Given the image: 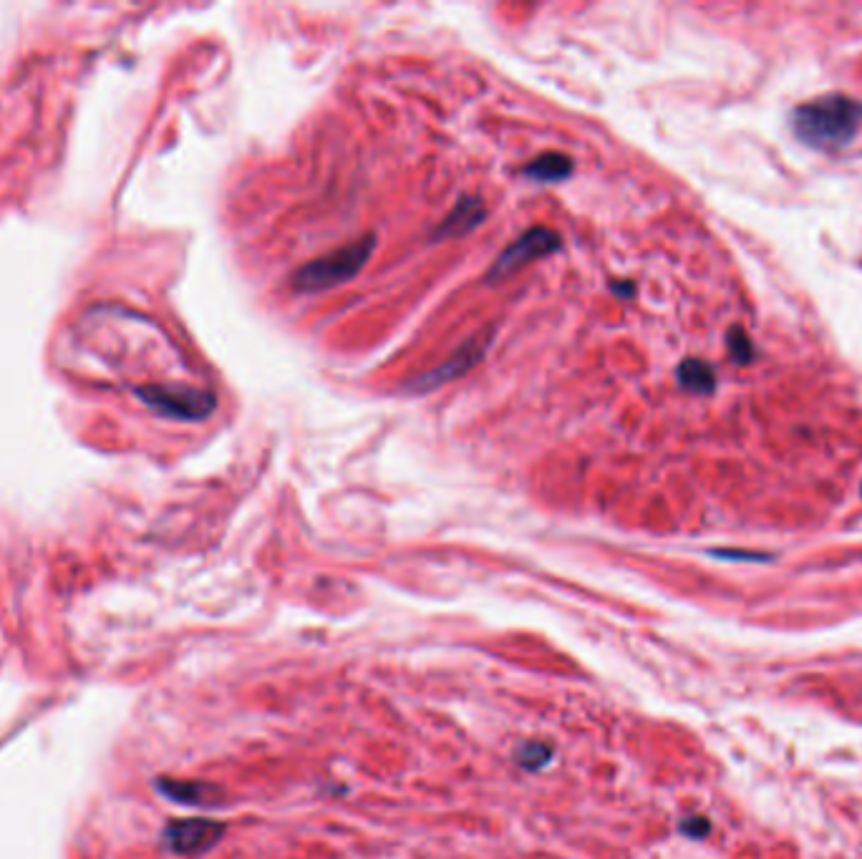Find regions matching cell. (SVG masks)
<instances>
[{
  "label": "cell",
  "mask_w": 862,
  "mask_h": 859,
  "mask_svg": "<svg viewBox=\"0 0 862 859\" xmlns=\"http://www.w3.org/2000/svg\"><path fill=\"white\" fill-rule=\"evenodd\" d=\"M517 764L522 766V769L527 771H537L542 769V766H547L552 761V749L547 744H542V741H530V744L520 746V751H517Z\"/></svg>",
  "instance_id": "11"
},
{
  "label": "cell",
  "mask_w": 862,
  "mask_h": 859,
  "mask_svg": "<svg viewBox=\"0 0 862 859\" xmlns=\"http://www.w3.org/2000/svg\"><path fill=\"white\" fill-rule=\"evenodd\" d=\"M711 824L706 817H689L686 822H681V832L689 839H704L709 834Z\"/></svg>",
  "instance_id": "12"
},
{
  "label": "cell",
  "mask_w": 862,
  "mask_h": 859,
  "mask_svg": "<svg viewBox=\"0 0 862 859\" xmlns=\"http://www.w3.org/2000/svg\"><path fill=\"white\" fill-rule=\"evenodd\" d=\"M615 293H621V295H631V293H633V288H631V285H623V288H621V285H615Z\"/></svg>",
  "instance_id": "13"
},
{
  "label": "cell",
  "mask_w": 862,
  "mask_h": 859,
  "mask_svg": "<svg viewBox=\"0 0 862 859\" xmlns=\"http://www.w3.org/2000/svg\"><path fill=\"white\" fill-rule=\"evenodd\" d=\"M139 399L149 409L182 421H202L215 411V396L192 386H147L139 388Z\"/></svg>",
  "instance_id": "3"
},
{
  "label": "cell",
  "mask_w": 862,
  "mask_h": 859,
  "mask_svg": "<svg viewBox=\"0 0 862 859\" xmlns=\"http://www.w3.org/2000/svg\"><path fill=\"white\" fill-rule=\"evenodd\" d=\"M862 124V104L832 94L802 104L792 116L797 137L815 149H840L850 142Z\"/></svg>",
  "instance_id": "1"
},
{
  "label": "cell",
  "mask_w": 862,
  "mask_h": 859,
  "mask_svg": "<svg viewBox=\"0 0 862 859\" xmlns=\"http://www.w3.org/2000/svg\"><path fill=\"white\" fill-rule=\"evenodd\" d=\"M679 381L686 391L709 393L714 388V371L701 361H686L679 368Z\"/></svg>",
  "instance_id": "9"
},
{
  "label": "cell",
  "mask_w": 862,
  "mask_h": 859,
  "mask_svg": "<svg viewBox=\"0 0 862 859\" xmlns=\"http://www.w3.org/2000/svg\"><path fill=\"white\" fill-rule=\"evenodd\" d=\"M560 250V235L558 232L547 230V227H532L525 235L517 237L500 257L492 265V270L487 273V280H505L510 275L520 273L522 268H527L530 262L540 260V257L550 255V252Z\"/></svg>",
  "instance_id": "5"
},
{
  "label": "cell",
  "mask_w": 862,
  "mask_h": 859,
  "mask_svg": "<svg viewBox=\"0 0 862 859\" xmlns=\"http://www.w3.org/2000/svg\"><path fill=\"white\" fill-rule=\"evenodd\" d=\"M522 172H525L527 177L537 179V182H563V179H568L570 174H573V159H570L568 154L547 152L532 159Z\"/></svg>",
  "instance_id": "8"
},
{
  "label": "cell",
  "mask_w": 862,
  "mask_h": 859,
  "mask_svg": "<svg viewBox=\"0 0 862 859\" xmlns=\"http://www.w3.org/2000/svg\"><path fill=\"white\" fill-rule=\"evenodd\" d=\"M374 247L376 237L363 235L361 240L348 242V245L338 247V250L328 252V255L305 262L303 268L295 270L290 283H293L298 293H323V290L351 283L366 268V262L374 255Z\"/></svg>",
  "instance_id": "2"
},
{
  "label": "cell",
  "mask_w": 862,
  "mask_h": 859,
  "mask_svg": "<svg viewBox=\"0 0 862 859\" xmlns=\"http://www.w3.org/2000/svg\"><path fill=\"white\" fill-rule=\"evenodd\" d=\"M492 338H495V328H482L479 333H474L469 341H464V346L459 348V351L454 353L452 358H447L442 366H437L434 371H426V373H421V376L406 381L404 391L406 393H429V391H437V388L447 386V383H452L454 378L464 376L469 368H474L479 361H482L484 353H487V348L492 346Z\"/></svg>",
  "instance_id": "4"
},
{
  "label": "cell",
  "mask_w": 862,
  "mask_h": 859,
  "mask_svg": "<svg viewBox=\"0 0 862 859\" xmlns=\"http://www.w3.org/2000/svg\"><path fill=\"white\" fill-rule=\"evenodd\" d=\"M162 791L167 794L169 799H174V802H182V804H207L210 799H207V794H210V789L202 784H182V781H164Z\"/></svg>",
  "instance_id": "10"
},
{
  "label": "cell",
  "mask_w": 862,
  "mask_h": 859,
  "mask_svg": "<svg viewBox=\"0 0 862 859\" xmlns=\"http://www.w3.org/2000/svg\"><path fill=\"white\" fill-rule=\"evenodd\" d=\"M484 217H487V207L479 197H462L457 207L444 217L442 225L434 230V240H452V237L467 235L482 225Z\"/></svg>",
  "instance_id": "7"
},
{
  "label": "cell",
  "mask_w": 862,
  "mask_h": 859,
  "mask_svg": "<svg viewBox=\"0 0 862 859\" xmlns=\"http://www.w3.org/2000/svg\"><path fill=\"white\" fill-rule=\"evenodd\" d=\"M222 837V824L212 819H184L169 824L167 842L177 854H200Z\"/></svg>",
  "instance_id": "6"
}]
</instances>
